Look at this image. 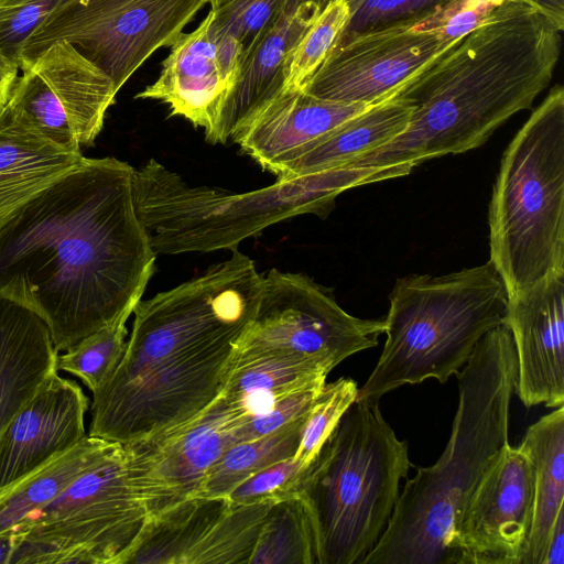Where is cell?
Wrapping results in <instances>:
<instances>
[{
    "label": "cell",
    "mask_w": 564,
    "mask_h": 564,
    "mask_svg": "<svg viewBox=\"0 0 564 564\" xmlns=\"http://www.w3.org/2000/svg\"><path fill=\"white\" fill-rule=\"evenodd\" d=\"M134 170L84 158L0 217V296L37 314L58 352L133 308L155 271Z\"/></svg>",
    "instance_id": "6da1fadb"
},
{
    "label": "cell",
    "mask_w": 564,
    "mask_h": 564,
    "mask_svg": "<svg viewBox=\"0 0 564 564\" xmlns=\"http://www.w3.org/2000/svg\"><path fill=\"white\" fill-rule=\"evenodd\" d=\"M262 274L238 248L140 300L123 356L93 393L88 435L120 444L184 425L221 394L257 308Z\"/></svg>",
    "instance_id": "7a4b0ae2"
},
{
    "label": "cell",
    "mask_w": 564,
    "mask_h": 564,
    "mask_svg": "<svg viewBox=\"0 0 564 564\" xmlns=\"http://www.w3.org/2000/svg\"><path fill=\"white\" fill-rule=\"evenodd\" d=\"M561 34L525 0L505 1L389 96L412 107L405 130L345 165L412 170L478 148L547 87Z\"/></svg>",
    "instance_id": "3957f363"
},
{
    "label": "cell",
    "mask_w": 564,
    "mask_h": 564,
    "mask_svg": "<svg viewBox=\"0 0 564 564\" xmlns=\"http://www.w3.org/2000/svg\"><path fill=\"white\" fill-rule=\"evenodd\" d=\"M458 382V409L438 458L420 467L405 486L387 527L360 564H455L454 533L470 495L509 444L517 355L500 325L476 345Z\"/></svg>",
    "instance_id": "277c9868"
},
{
    "label": "cell",
    "mask_w": 564,
    "mask_h": 564,
    "mask_svg": "<svg viewBox=\"0 0 564 564\" xmlns=\"http://www.w3.org/2000/svg\"><path fill=\"white\" fill-rule=\"evenodd\" d=\"M400 166H339L234 193L188 184L150 159L134 170L139 218L156 254L234 250L267 227L303 214L327 216L346 189L403 176Z\"/></svg>",
    "instance_id": "5b68a950"
},
{
    "label": "cell",
    "mask_w": 564,
    "mask_h": 564,
    "mask_svg": "<svg viewBox=\"0 0 564 564\" xmlns=\"http://www.w3.org/2000/svg\"><path fill=\"white\" fill-rule=\"evenodd\" d=\"M389 300L387 339L356 401L378 402L430 378L446 382L488 332L506 324L508 292L490 260L440 276L400 278Z\"/></svg>",
    "instance_id": "8992f818"
},
{
    "label": "cell",
    "mask_w": 564,
    "mask_h": 564,
    "mask_svg": "<svg viewBox=\"0 0 564 564\" xmlns=\"http://www.w3.org/2000/svg\"><path fill=\"white\" fill-rule=\"evenodd\" d=\"M408 443L378 402L355 401L313 462L301 497L317 564H357L384 531L410 469Z\"/></svg>",
    "instance_id": "52a82bcc"
},
{
    "label": "cell",
    "mask_w": 564,
    "mask_h": 564,
    "mask_svg": "<svg viewBox=\"0 0 564 564\" xmlns=\"http://www.w3.org/2000/svg\"><path fill=\"white\" fill-rule=\"evenodd\" d=\"M508 297L564 271V88L554 86L503 153L488 213Z\"/></svg>",
    "instance_id": "ba28073f"
},
{
    "label": "cell",
    "mask_w": 564,
    "mask_h": 564,
    "mask_svg": "<svg viewBox=\"0 0 564 564\" xmlns=\"http://www.w3.org/2000/svg\"><path fill=\"white\" fill-rule=\"evenodd\" d=\"M148 523L119 443L56 498L10 528L17 536L10 564H126Z\"/></svg>",
    "instance_id": "9c48e42d"
},
{
    "label": "cell",
    "mask_w": 564,
    "mask_h": 564,
    "mask_svg": "<svg viewBox=\"0 0 564 564\" xmlns=\"http://www.w3.org/2000/svg\"><path fill=\"white\" fill-rule=\"evenodd\" d=\"M209 0H61L30 35L22 70L51 45L67 42L116 89L159 48L171 46Z\"/></svg>",
    "instance_id": "30bf717a"
},
{
    "label": "cell",
    "mask_w": 564,
    "mask_h": 564,
    "mask_svg": "<svg viewBox=\"0 0 564 564\" xmlns=\"http://www.w3.org/2000/svg\"><path fill=\"white\" fill-rule=\"evenodd\" d=\"M382 333L384 319L348 314L329 289L308 275L271 269L262 274L257 308L237 354H292L330 372L349 356L377 346Z\"/></svg>",
    "instance_id": "8fae6325"
},
{
    "label": "cell",
    "mask_w": 564,
    "mask_h": 564,
    "mask_svg": "<svg viewBox=\"0 0 564 564\" xmlns=\"http://www.w3.org/2000/svg\"><path fill=\"white\" fill-rule=\"evenodd\" d=\"M248 414L242 404L219 395L191 422L122 444L130 484L149 521L198 496L210 467L236 443L235 431Z\"/></svg>",
    "instance_id": "7c38bea8"
},
{
    "label": "cell",
    "mask_w": 564,
    "mask_h": 564,
    "mask_svg": "<svg viewBox=\"0 0 564 564\" xmlns=\"http://www.w3.org/2000/svg\"><path fill=\"white\" fill-rule=\"evenodd\" d=\"M451 46L442 39L437 11L334 47L303 90L325 100L375 105Z\"/></svg>",
    "instance_id": "4fadbf2b"
},
{
    "label": "cell",
    "mask_w": 564,
    "mask_h": 564,
    "mask_svg": "<svg viewBox=\"0 0 564 564\" xmlns=\"http://www.w3.org/2000/svg\"><path fill=\"white\" fill-rule=\"evenodd\" d=\"M272 505L192 497L149 521L126 564H249Z\"/></svg>",
    "instance_id": "5bb4252c"
},
{
    "label": "cell",
    "mask_w": 564,
    "mask_h": 564,
    "mask_svg": "<svg viewBox=\"0 0 564 564\" xmlns=\"http://www.w3.org/2000/svg\"><path fill=\"white\" fill-rule=\"evenodd\" d=\"M533 465L506 445L470 495L454 533L455 564H519L533 518Z\"/></svg>",
    "instance_id": "9a60e30c"
},
{
    "label": "cell",
    "mask_w": 564,
    "mask_h": 564,
    "mask_svg": "<svg viewBox=\"0 0 564 564\" xmlns=\"http://www.w3.org/2000/svg\"><path fill=\"white\" fill-rule=\"evenodd\" d=\"M505 325L514 344L522 403L564 405V271L509 296Z\"/></svg>",
    "instance_id": "2e32d148"
},
{
    "label": "cell",
    "mask_w": 564,
    "mask_h": 564,
    "mask_svg": "<svg viewBox=\"0 0 564 564\" xmlns=\"http://www.w3.org/2000/svg\"><path fill=\"white\" fill-rule=\"evenodd\" d=\"M89 406L77 381L54 372L0 435V491L82 442Z\"/></svg>",
    "instance_id": "e0dca14e"
},
{
    "label": "cell",
    "mask_w": 564,
    "mask_h": 564,
    "mask_svg": "<svg viewBox=\"0 0 564 564\" xmlns=\"http://www.w3.org/2000/svg\"><path fill=\"white\" fill-rule=\"evenodd\" d=\"M14 89L68 119L80 147L94 144L118 93L110 77L67 42L51 45L23 68Z\"/></svg>",
    "instance_id": "ac0fdd59"
},
{
    "label": "cell",
    "mask_w": 564,
    "mask_h": 564,
    "mask_svg": "<svg viewBox=\"0 0 564 564\" xmlns=\"http://www.w3.org/2000/svg\"><path fill=\"white\" fill-rule=\"evenodd\" d=\"M372 105L283 90L234 140L264 171L276 176L318 139Z\"/></svg>",
    "instance_id": "d6986e66"
},
{
    "label": "cell",
    "mask_w": 564,
    "mask_h": 564,
    "mask_svg": "<svg viewBox=\"0 0 564 564\" xmlns=\"http://www.w3.org/2000/svg\"><path fill=\"white\" fill-rule=\"evenodd\" d=\"M321 9L305 3L284 12L242 59L217 122L205 138L210 143L234 140L283 90L290 55L316 21Z\"/></svg>",
    "instance_id": "ffe728a7"
},
{
    "label": "cell",
    "mask_w": 564,
    "mask_h": 564,
    "mask_svg": "<svg viewBox=\"0 0 564 564\" xmlns=\"http://www.w3.org/2000/svg\"><path fill=\"white\" fill-rule=\"evenodd\" d=\"M210 19L208 12L198 28L177 37L158 79L135 95L166 104L170 116L185 118L202 128L205 137L214 129L232 86L209 34Z\"/></svg>",
    "instance_id": "44dd1931"
},
{
    "label": "cell",
    "mask_w": 564,
    "mask_h": 564,
    "mask_svg": "<svg viewBox=\"0 0 564 564\" xmlns=\"http://www.w3.org/2000/svg\"><path fill=\"white\" fill-rule=\"evenodd\" d=\"M56 350L42 318L0 296V435L56 372Z\"/></svg>",
    "instance_id": "7402d4cb"
},
{
    "label": "cell",
    "mask_w": 564,
    "mask_h": 564,
    "mask_svg": "<svg viewBox=\"0 0 564 564\" xmlns=\"http://www.w3.org/2000/svg\"><path fill=\"white\" fill-rule=\"evenodd\" d=\"M84 158L51 142L7 104L0 111V217Z\"/></svg>",
    "instance_id": "603a6c76"
},
{
    "label": "cell",
    "mask_w": 564,
    "mask_h": 564,
    "mask_svg": "<svg viewBox=\"0 0 564 564\" xmlns=\"http://www.w3.org/2000/svg\"><path fill=\"white\" fill-rule=\"evenodd\" d=\"M412 107L397 97L370 106L318 139L276 180H289L344 166L402 133Z\"/></svg>",
    "instance_id": "cb8c5ba5"
},
{
    "label": "cell",
    "mask_w": 564,
    "mask_h": 564,
    "mask_svg": "<svg viewBox=\"0 0 564 564\" xmlns=\"http://www.w3.org/2000/svg\"><path fill=\"white\" fill-rule=\"evenodd\" d=\"M533 465V518L519 564H542L551 530L564 509V405L542 416L519 445Z\"/></svg>",
    "instance_id": "d4e9b609"
},
{
    "label": "cell",
    "mask_w": 564,
    "mask_h": 564,
    "mask_svg": "<svg viewBox=\"0 0 564 564\" xmlns=\"http://www.w3.org/2000/svg\"><path fill=\"white\" fill-rule=\"evenodd\" d=\"M329 371L306 357L283 352L237 354L221 397L242 404L250 414L274 400L314 383Z\"/></svg>",
    "instance_id": "484cf974"
},
{
    "label": "cell",
    "mask_w": 564,
    "mask_h": 564,
    "mask_svg": "<svg viewBox=\"0 0 564 564\" xmlns=\"http://www.w3.org/2000/svg\"><path fill=\"white\" fill-rule=\"evenodd\" d=\"M119 443L87 435L69 451L0 491V532L63 492L76 478L101 462Z\"/></svg>",
    "instance_id": "4316f807"
},
{
    "label": "cell",
    "mask_w": 564,
    "mask_h": 564,
    "mask_svg": "<svg viewBox=\"0 0 564 564\" xmlns=\"http://www.w3.org/2000/svg\"><path fill=\"white\" fill-rule=\"evenodd\" d=\"M209 34L226 72L236 77L242 59L285 12L286 0H214Z\"/></svg>",
    "instance_id": "83f0119b"
},
{
    "label": "cell",
    "mask_w": 564,
    "mask_h": 564,
    "mask_svg": "<svg viewBox=\"0 0 564 564\" xmlns=\"http://www.w3.org/2000/svg\"><path fill=\"white\" fill-rule=\"evenodd\" d=\"M306 416L268 435L241 441L227 447L206 475L198 496H227L259 470L297 451Z\"/></svg>",
    "instance_id": "f1b7e54d"
},
{
    "label": "cell",
    "mask_w": 564,
    "mask_h": 564,
    "mask_svg": "<svg viewBox=\"0 0 564 564\" xmlns=\"http://www.w3.org/2000/svg\"><path fill=\"white\" fill-rule=\"evenodd\" d=\"M249 564H317L313 523L301 496L271 506Z\"/></svg>",
    "instance_id": "f546056e"
},
{
    "label": "cell",
    "mask_w": 564,
    "mask_h": 564,
    "mask_svg": "<svg viewBox=\"0 0 564 564\" xmlns=\"http://www.w3.org/2000/svg\"><path fill=\"white\" fill-rule=\"evenodd\" d=\"M133 310H127L111 324L58 352L56 370L79 379L91 394L99 390L123 356L128 335L126 324Z\"/></svg>",
    "instance_id": "4dcf8cb0"
},
{
    "label": "cell",
    "mask_w": 564,
    "mask_h": 564,
    "mask_svg": "<svg viewBox=\"0 0 564 564\" xmlns=\"http://www.w3.org/2000/svg\"><path fill=\"white\" fill-rule=\"evenodd\" d=\"M349 18L345 0L332 1L292 51L284 90L303 89L334 48Z\"/></svg>",
    "instance_id": "1f68e13d"
},
{
    "label": "cell",
    "mask_w": 564,
    "mask_h": 564,
    "mask_svg": "<svg viewBox=\"0 0 564 564\" xmlns=\"http://www.w3.org/2000/svg\"><path fill=\"white\" fill-rule=\"evenodd\" d=\"M357 391V383L350 378L325 382L306 415L294 458L304 465L316 459L346 410L356 401Z\"/></svg>",
    "instance_id": "d6a6232c"
},
{
    "label": "cell",
    "mask_w": 564,
    "mask_h": 564,
    "mask_svg": "<svg viewBox=\"0 0 564 564\" xmlns=\"http://www.w3.org/2000/svg\"><path fill=\"white\" fill-rule=\"evenodd\" d=\"M345 1L349 8V18L334 47L389 26L423 20L457 0Z\"/></svg>",
    "instance_id": "836d02e7"
},
{
    "label": "cell",
    "mask_w": 564,
    "mask_h": 564,
    "mask_svg": "<svg viewBox=\"0 0 564 564\" xmlns=\"http://www.w3.org/2000/svg\"><path fill=\"white\" fill-rule=\"evenodd\" d=\"M312 465H304L294 457L282 459L253 474L226 497L238 505H253L301 496Z\"/></svg>",
    "instance_id": "e575fe53"
},
{
    "label": "cell",
    "mask_w": 564,
    "mask_h": 564,
    "mask_svg": "<svg viewBox=\"0 0 564 564\" xmlns=\"http://www.w3.org/2000/svg\"><path fill=\"white\" fill-rule=\"evenodd\" d=\"M59 1L0 0V62L19 68L24 43Z\"/></svg>",
    "instance_id": "d590c367"
},
{
    "label": "cell",
    "mask_w": 564,
    "mask_h": 564,
    "mask_svg": "<svg viewBox=\"0 0 564 564\" xmlns=\"http://www.w3.org/2000/svg\"><path fill=\"white\" fill-rule=\"evenodd\" d=\"M325 382L293 391L274 400L264 410L249 413L235 431L236 442L268 435L306 416Z\"/></svg>",
    "instance_id": "8d00e7d4"
},
{
    "label": "cell",
    "mask_w": 564,
    "mask_h": 564,
    "mask_svg": "<svg viewBox=\"0 0 564 564\" xmlns=\"http://www.w3.org/2000/svg\"><path fill=\"white\" fill-rule=\"evenodd\" d=\"M542 564H564V509L551 530Z\"/></svg>",
    "instance_id": "74e56055"
},
{
    "label": "cell",
    "mask_w": 564,
    "mask_h": 564,
    "mask_svg": "<svg viewBox=\"0 0 564 564\" xmlns=\"http://www.w3.org/2000/svg\"><path fill=\"white\" fill-rule=\"evenodd\" d=\"M564 31V0H525Z\"/></svg>",
    "instance_id": "f35d334b"
},
{
    "label": "cell",
    "mask_w": 564,
    "mask_h": 564,
    "mask_svg": "<svg viewBox=\"0 0 564 564\" xmlns=\"http://www.w3.org/2000/svg\"><path fill=\"white\" fill-rule=\"evenodd\" d=\"M19 68L0 62V111L8 104L18 79Z\"/></svg>",
    "instance_id": "ab89813d"
},
{
    "label": "cell",
    "mask_w": 564,
    "mask_h": 564,
    "mask_svg": "<svg viewBox=\"0 0 564 564\" xmlns=\"http://www.w3.org/2000/svg\"><path fill=\"white\" fill-rule=\"evenodd\" d=\"M17 546V536L12 529L0 532V564H10Z\"/></svg>",
    "instance_id": "60d3db41"
},
{
    "label": "cell",
    "mask_w": 564,
    "mask_h": 564,
    "mask_svg": "<svg viewBox=\"0 0 564 564\" xmlns=\"http://www.w3.org/2000/svg\"><path fill=\"white\" fill-rule=\"evenodd\" d=\"M332 1L334 0H286L285 12H292L305 3H314L323 11Z\"/></svg>",
    "instance_id": "b9f144b4"
},
{
    "label": "cell",
    "mask_w": 564,
    "mask_h": 564,
    "mask_svg": "<svg viewBox=\"0 0 564 564\" xmlns=\"http://www.w3.org/2000/svg\"><path fill=\"white\" fill-rule=\"evenodd\" d=\"M213 1H214V0H209V2H208V3L213 2Z\"/></svg>",
    "instance_id": "7bdbcfd3"
}]
</instances>
